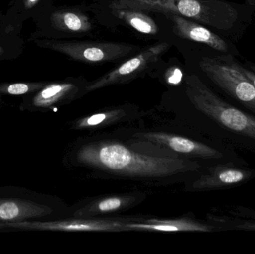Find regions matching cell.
<instances>
[{
    "instance_id": "obj_17",
    "label": "cell",
    "mask_w": 255,
    "mask_h": 254,
    "mask_svg": "<svg viewBox=\"0 0 255 254\" xmlns=\"http://www.w3.org/2000/svg\"><path fill=\"white\" fill-rule=\"evenodd\" d=\"M125 116V112L123 110H114L97 113L76 121L74 124V128L79 130L97 128L103 126L106 124L112 123L118 119H122Z\"/></svg>"
},
{
    "instance_id": "obj_3",
    "label": "cell",
    "mask_w": 255,
    "mask_h": 254,
    "mask_svg": "<svg viewBox=\"0 0 255 254\" xmlns=\"http://www.w3.org/2000/svg\"><path fill=\"white\" fill-rule=\"evenodd\" d=\"M55 212L46 195L20 186H0V223L51 220Z\"/></svg>"
},
{
    "instance_id": "obj_20",
    "label": "cell",
    "mask_w": 255,
    "mask_h": 254,
    "mask_svg": "<svg viewBox=\"0 0 255 254\" xmlns=\"http://www.w3.org/2000/svg\"><path fill=\"white\" fill-rule=\"evenodd\" d=\"M235 229L244 230V231H255V222H244L235 225Z\"/></svg>"
},
{
    "instance_id": "obj_18",
    "label": "cell",
    "mask_w": 255,
    "mask_h": 254,
    "mask_svg": "<svg viewBox=\"0 0 255 254\" xmlns=\"http://www.w3.org/2000/svg\"><path fill=\"white\" fill-rule=\"evenodd\" d=\"M47 82H15L0 84V96H26L40 90Z\"/></svg>"
},
{
    "instance_id": "obj_23",
    "label": "cell",
    "mask_w": 255,
    "mask_h": 254,
    "mask_svg": "<svg viewBox=\"0 0 255 254\" xmlns=\"http://www.w3.org/2000/svg\"><path fill=\"white\" fill-rule=\"evenodd\" d=\"M3 231H7L6 228H4V223H0V232H3Z\"/></svg>"
},
{
    "instance_id": "obj_6",
    "label": "cell",
    "mask_w": 255,
    "mask_h": 254,
    "mask_svg": "<svg viewBox=\"0 0 255 254\" xmlns=\"http://www.w3.org/2000/svg\"><path fill=\"white\" fill-rule=\"evenodd\" d=\"M126 222L103 219H58L4 223L7 231L55 232H120L127 231Z\"/></svg>"
},
{
    "instance_id": "obj_14",
    "label": "cell",
    "mask_w": 255,
    "mask_h": 254,
    "mask_svg": "<svg viewBox=\"0 0 255 254\" xmlns=\"http://www.w3.org/2000/svg\"><path fill=\"white\" fill-rule=\"evenodd\" d=\"M134 198L129 196H112L91 203L74 213L76 217H91L94 215L113 213L133 202Z\"/></svg>"
},
{
    "instance_id": "obj_26",
    "label": "cell",
    "mask_w": 255,
    "mask_h": 254,
    "mask_svg": "<svg viewBox=\"0 0 255 254\" xmlns=\"http://www.w3.org/2000/svg\"><path fill=\"white\" fill-rule=\"evenodd\" d=\"M1 52V48H0V52Z\"/></svg>"
},
{
    "instance_id": "obj_5",
    "label": "cell",
    "mask_w": 255,
    "mask_h": 254,
    "mask_svg": "<svg viewBox=\"0 0 255 254\" xmlns=\"http://www.w3.org/2000/svg\"><path fill=\"white\" fill-rule=\"evenodd\" d=\"M40 47L64 54L74 61L85 63H105L116 61L138 50V47L112 42L67 41L43 40L36 41Z\"/></svg>"
},
{
    "instance_id": "obj_8",
    "label": "cell",
    "mask_w": 255,
    "mask_h": 254,
    "mask_svg": "<svg viewBox=\"0 0 255 254\" xmlns=\"http://www.w3.org/2000/svg\"><path fill=\"white\" fill-rule=\"evenodd\" d=\"M111 8L173 13L211 23L206 7L197 0H115Z\"/></svg>"
},
{
    "instance_id": "obj_1",
    "label": "cell",
    "mask_w": 255,
    "mask_h": 254,
    "mask_svg": "<svg viewBox=\"0 0 255 254\" xmlns=\"http://www.w3.org/2000/svg\"><path fill=\"white\" fill-rule=\"evenodd\" d=\"M76 158L83 165L134 177H169L196 171L202 167L199 163L190 160L141 155L115 142L86 145L78 152Z\"/></svg>"
},
{
    "instance_id": "obj_9",
    "label": "cell",
    "mask_w": 255,
    "mask_h": 254,
    "mask_svg": "<svg viewBox=\"0 0 255 254\" xmlns=\"http://www.w3.org/2000/svg\"><path fill=\"white\" fill-rule=\"evenodd\" d=\"M76 84L70 82L46 83L40 90L24 96L19 109L22 112H46L70 101L77 93Z\"/></svg>"
},
{
    "instance_id": "obj_25",
    "label": "cell",
    "mask_w": 255,
    "mask_h": 254,
    "mask_svg": "<svg viewBox=\"0 0 255 254\" xmlns=\"http://www.w3.org/2000/svg\"><path fill=\"white\" fill-rule=\"evenodd\" d=\"M251 68L253 69V72L255 73V65H252L251 64Z\"/></svg>"
},
{
    "instance_id": "obj_7",
    "label": "cell",
    "mask_w": 255,
    "mask_h": 254,
    "mask_svg": "<svg viewBox=\"0 0 255 254\" xmlns=\"http://www.w3.org/2000/svg\"><path fill=\"white\" fill-rule=\"evenodd\" d=\"M170 46L169 43L163 42L146 48L119 67L90 83L85 87V91L86 92H92L134 79L157 62Z\"/></svg>"
},
{
    "instance_id": "obj_11",
    "label": "cell",
    "mask_w": 255,
    "mask_h": 254,
    "mask_svg": "<svg viewBox=\"0 0 255 254\" xmlns=\"http://www.w3.org/2000/svg\"><path fill=\"white\" fill-rule=\"evenodd\" d=\"M137 137L154 143L166 146L168 149L183 155L206 159H221L222 152L203 143L181 136L163 132H148L136 134Z\"/></svg>"
},
{
    "instance_id": "obj_22",
    "label": "cell",
    "mask_w": 255,
    "mask_h": 254,
    "mask_svg": "<svg viewBox=\"0 0 255 254\" xmlns=\"http://www.w3.org/2000/svg\"><path fill=\"white\" fill-rule=\"evenodd\" d=\"M39 1H40V0H25V7H26V8H31V7H34L35 4H37Z\"/></svg>"
},
{
    "instance_id": "obj_15",
    "label": "cell",
    "mask_w": 255,
    "mask_h": 254,
    "mask_svg": "<svg viewBox=\"0 0 255 254\" xmlns=\"http://www.w3.org/2000/svg\"><path fill=\"white\" fill-rule=\"evenodd\" d=\"M52 25L61 31L70 32H88L92 28L88 18L79 12L62 10L52 15Z\"/></svg>"
},
{
    "instance_id": "obj_10",
    "label": "cell",
    "mask_w": 255,
    "mask_h": 254,
    "mask_svg": "<svg viewBox=\"0 0 255 254\" xmlns=\"http://www.w3.org/2000/svg\"><path fill=\"white\" fill-rule=\"evenodd\" d=\"M255 176L254 170L234 166H217L210 167L193 183L192 188L195 190H211L232 187L245 183Z\"/></svg>"
},
{
    "instance_id": "obj_2",
    "label": "cell",
    "mask_w": 255,
    "mask_h": 254,
    "mask_svg": "<svg viewBox=\"0 0 255 254\" xmlns=\"http://www.w3.org/2000/svg\"><path fill=\"white\" fill-rule=\"evenodd\" d=\"M186 93L201 113L223 128L255 140V117L228 104L196 75L186 79Z\"/></svg>"
},
{
    "instance_id": "obj_24",
    "label": "cell",
    "mask_w": 255,
    "mask_h": 254,
    "mask_svg": "<svg viewBox=\"0 0 255 254\" xmlns=\"http://www.w3.org/2000/svg\"><path fill=\"white\" fill-rule=\"evenodd\" d=\"M3 106H4V102L1 98V96H0V109L2 108Z\"/></svg>"
},
{
    "instance_id": "obj_21",
    "label": "cell",
    "mask_w": 255,
    "mask_h": 254,
    "mask_svg": "<svg viewBox=\"0 0 255 254\" xmlns=\"http://www.w3.org/2000/svg\"><path fill=\"white\" fill-rule=\"evenodd\" d=\"M238 67H239L240 70H241L243 73H244V76L252 82L253 85L255 86V73L254 72L250 71V70H247V69L243 67L242 66L238 64Z\"/></svg>"
},
{
    "instance_id": "obj_19",
    "label": "cell",
    "mask_w": 255,
    "mask_h": 254,
    "mask_svg": "<svg viewBox=\"0 0 255 254\" xmlns=\"http://www.w3.org/2000/svg\"><path fill=\"white\" fill-rule=\"evenodd\" d=\"M183 73L178 67H172L166 73V80L169 85H177L181 83Z\"/></svg>"
},
{
    "instance_id": "obj_4",
    "label": "cell",
    "mask_w": 255,
    "mask_h": 254,
    "mask_svg": "<svg viewBox=\"0 0 255 254\" xmlns=\"http://www.w3.org/2000/svg\"><path fill=\"white\" fill-rule=\"evenodd\" d=\"M199 66L219 87L255 112V86L240 70L238 63L232 60L205 58Z\"/></svg>"
},
{
    "instance_id": "obj_13",
    "label": "cell",
    "mask_w": 255,
    "mask_h": 254,
    "mask_svg": "<svg viewBox=\"0 0 255 254\" xmlns=\"http://www.w3.org/2000/svg\"><path fill=\"white\" fill-rule=\"evenodd\" d=\"M127 231L156 232H211L215 228L191 219H148L144 222H126Z\"/></svg>"
},
{
    "instance_id": "obj_12",
    "label": "cell",
    "mask_w": 255,
    "mask_h": 254,
    "mask_svg": "<svg viewBox=\"0 0 255 254\" xmlns=\"http://www.w3.org/2000/svg\"><path fill=\"white\" fill-rule=\"evenodd\" d=\"M165 15L171 19L173 24V32L181 38L205 43L220 52H227L229 49L227 43L223 39L202 25L191 22L180 15L173 13Z\"/></svg>"
},
{
    "instance_id": "obj_16",
    "label": "cell",
    "mask_w": 255,
    "mask_h": 254,
    "mask_svg": "<svg viewBox=\"0 0 255 254\" xmlns=\"http://www.w3.org/2000/svg\"><path fill=\"white\" fill-rule=\"evenodd\" d=\"M114 13L120 19L127 22L133 29L144 34L154 35L158 32V27L152 18L141 10L133 9H113Z\"/></svg>"
}]
</instances>
